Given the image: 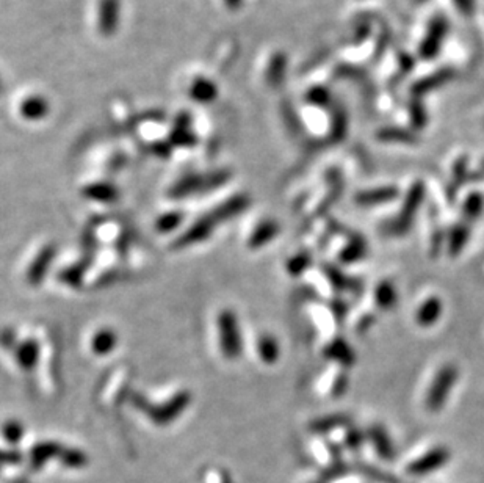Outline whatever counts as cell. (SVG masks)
<instances>
[{
  "instance_id": "19",
  "label": "cell",
  "mask_w": 484,
  "mask_h": 483,
  "mask_svg": "<svg viewBox=\"0 0 484 483\" xmlns=\"http://www.w3.org/2000/svg\"><path fill=\"white\" fill-rule=\"evenodd\" d=\"M348 128V118L343 107H335L333 111V120H331V134L335 142H339L347 134Z\"/></svg>"
},
{
  "instance_id": "18",
  "label": "cell",
  "mask_w": 484,
  "mask_h": 483,
  "mask_svg": "<svg viewBox=\"0 0 484 483\" xmlns=\"http://www.w3.org/2000/svg\"><path fill=\"white\" fill-rule=\"evenodd\" d=\"M306 101L315 107H329L333 104V94L326 87H314L306 93Z\"/></svg>"
},
{
  "instance_id": "5",
  "label": "cell",
  "mask_w": 484,
  "mask_h": 483,
  "mask_svg": "<svg viewBox=\"0 0 484 483\" xmlns=\"http://www.w3.org/2000/svg\"><path fill=\"white\" fill-rule=\"evenodd\" d=\"M454 75H456V71L452 66L440 68L438 69V71L428 74L426 77H423V79H420L414 83L411 88V94L420 99V97L428 94L430 91H434L447 85L448 82H452L454 79Z\"/></svg>"
},
{
  "instance_id": "13",
  "label": "cell",
  "mask_w": 484,
  "mask_h": 483,
  "mask_svg": "<svg viewBox=\"0 0 484 483\" xmlns=\"http://www.w3.org/2000/svg\"><path fill=\"white\" fill-rule=\"evenodd\" d=\"M373 300H375L376 306L383 311L394 310L395 305H397V300H398L395 286L392 284L390 281H381L380 284L376 286V289L373 292Z\"/></svg>"
},
{
  "instance_id": "21",
  "label": "cell",
  "mask_w": 484,
  "mask_h": 483,
  "mask_svg": "<svg viewBox=\"0 0 484 483\" xmlns=\"http://www.w3.org/2000/svg\"><path fill=\"white\" fill-rule=\"evenodd\" d=\"M409 116H411L412 128L416 132H418L420 129H423L425 126L428 124L426 109H425V106H422V102H420L418 97H414V101L411 102Z\"/></svg>"
},
{
  "instance_id": "29",
  "label": "cell",
  "mask_w": 484,
  "mask_h": 483,
  "mask_svg": "<svg viewBox=\"0 0 484 483\" xmlns=\"http://www.w3.org/2000/svg\"><path fill=\"white\" fill-rule=\"evenodd\" d=\"M5 436H6V439L11 441V443H15V441H18V438L20 436V432H19V429H16L15 425H11L5 430Z\"/></svg>"
},
{
  "instance_id": "23",
  "label": "cell",
  "mask_w": 484,
  "mask_h": 483,
  "mask_svg": "<svg viewBox=\"0 0 484 483\" xmlns=\"http://www.w3.org/2000/svg\"><path fill=\"white\" fill-rule=\"evenodd\" d=\"M58 447L54 446V444H44V446H39L37 449H33L32 452V460H33V466H41L43 465V461L51 458L52 455L57 452Z\"/></svg>"
},
{
  "instance_id": "7",
  "label": "cell",
  "mask_w": 484,
  "mask_h": 483,
  "mask_svg": "<svg viewBox=\"0 0 484 483\" xmlns=\"http://www.w3.org/2000/svg\"><path fill=\"white\" fill-rule=\"evenodd\" d=\"M398 188L394 185H384V187H376L370 188V190L357 192L354 197L356 204H359L361 207H371V206H380L385 204V202H392L398 198Z\"/></svg>"
},
{
  "instance_id": "16",
  "label": "cell",
  "mask_w": 484,
  "mask_h": 483,
  "mask_svg": "<svg viewBox=\"0 0 484 483\" xmlns=\"http://www.w3.org/2000/svg\"><path fill=\"white\" fill-rule=\"evenodd\" d=\"M368 436L371 441H373L375 449L378 451V453H380L383 458H392V455H394V449H392V443L387 436V433H385L381 427H371L370 432H368Z\"/></svg>"
},
{
  "instance_id": "4",
  "label": "cell",
  "mask_w": 484,
  "mask_h": 483,
  "mask_svg": "<svg viewBox=\"0 0 484 483\" xmlns=\"http://www.w3.org/2000/svg\"><path fill=\"white\" fill-rule=\"evenodd\" d=\"M121 23V0H99L97 29L105 38L113 37Z\"/></svg>"
},
{
  "instance_id": "31",
  "label": "cell",
  "mask_w": 484,
  "mask_h": 483,
  "mask_svg": "<svg viewBox=\"0 0 484 483\" xmlns=\"http://www.w3.org/2000/svg\"><path fill=\"white\" fill-rule=\"evenodd\" d=\"M416 2H417V4H420V2H426V0H416Z\"/></svg>"
},
{
  "instance_id": "20",
  "label": "cell",
  "mask_w": 484,
  "mask_h": 483,
  "mask_svg": "<svg viewBox=\"0 0 484 483\" xmlns=\"http://www.w3.org/2000/svg\"><path fill=\"white\" fill-rule=\"evenodd\" d=\"M483 207H484V198L481 197V195L478 192L470 193L464 200V204H462V214H464L467 220H476V216L483 212Z\"/></svg>"
},
{
  "instance_id": "27",
  "label": "cell",
  "mask_w": 484,
  "mask_h": 483,
  "mask_svg": "<svg viewBox=\"0 0 484 483\" xmlns=\"http://www.w3.org/2000/svg\"><path fill=\"white\" fill-rule=\"evenodd\" d=\"M466 174H467V159L466 157H461L458 162L454 164L453 166V181L456 182H461L462 179L466 178Z\"/></svg>"
},
{
  "instance_id": "26",
  "label": "cell",
  "mask_w": 484,
  "mask_h": 483,
  "mask_svg": "<svg viewBox=\"0 0 484 483\" xmlns=\"http://www.w3.org/2000/svg\"><path fill=\"white\" fill-rule=\"evenodd\" d=\"M453 4L456 10L464 16H472L476 8V0H453Z\"/></svg>"
},
{
  "instance_id": "24",
  "label": "cell",
  "mask_w": 484,
  "mask_h": 483,
  "mask_svg": "<svg viewBox=\"0 0 484 483\" xmlns=\"http://www.w3.org/2000/svg\"><path fill=\"white\" fill-rule=\"evenodd\" d=\"M261 355L268 362L276 361L278 360V355H279L276 341L271 339V338H263L261 341Z\"/></svg>"
},
{
  "instance_id": "14",
  "label": "cell",
  "mask_w": 484,
  "mask_h": 483,
  "mask_svg": "<svg viewBox=\"0 0 484 483\" xmlns=\"http://www.w3.org/2000/svg\"><path fill=\"white\" fill-rule=\"evenodd\" d=\"M287 63H289V60H287L285 54L278 52L273 55L268 63V69H266V80H268L270 85L276 87L279 83H283L287 73Z\"/></svg>"
},
{
  "instance_id": "9",
  "label": "cell",
  "mask_w": 484,
  "mask_h": 483,
  "mask_svg": "<svg viewBox=\"0 0 484 483\" xmlns=\"http://www.w3.org/2000/svg\"><path fill=\"white\" fill-rule=\"evenodd\" d=\"M442 311H444V303H442V300L436 295L428 297L422 303H420L418 310L416 312L417 325L422 328L433 326L434 324H438L439 322Z\"/></svg>"
},
{
  "instance_id": "6",
  "label": "cell",
  "mask_w": 484,
  "mask_h": 483,
  "mask_svg": "<svg viewBox=\"0 0 484 483\" xmlns=\"http://www.w3.org/2000/svg\"><path fill=\"white\" fill-rule=\"evenodd\" d=\"M448 458H450V453L444 447H436V449H431L430 452H426L423 457L417 458L416 461L408 466V471L411 474L416 475H423L430 474L433 471H436L440 466H444Z\"/></svg>"
},
{
  "instance_id": "28",
  "label": "cell",
  "mask_w": 484,
  "mask_h": 483,
  "mask_svg": "<svg viewBox=\"0 0 484 483\" xmlns=\"http://www.w3.org/2000/svg\"><path fill=\"white\" fill-rule=\"evenodd\" d=\"M309 265V256L307 255H298L297 257H293L290 261V269L294 273H301L307 269Z\"/></svg>"
},
{
  "instance_id": "8",
  "label": "cell",
  "mask_w": 484,
  "mask_h": 483,
  "mask_svg": "<svg viewBox=\"0 0 484 483\" xmlns=\"http://www.w3.org/2000/svg\"><path fill=\"white\" fill-rule=\"evenodd\" d=\"M49 102L44 96L32 94L19 104V114L27 121H41L49 115Z\"/></svg>"
},
{
  "instance_id": "2",
  "label": "cell",
  "mask_w": 484,
  "mask_h": 483,
  "mask_svg": "<svg viewBox=\"0 0 484 483\" xmlns=\"http://www.w3.org/2000/svg\"><path fill=\"white\" fill-rule=\"evenodd\" d=\"M450 32V23L445 15H434L426 25V33L418 44V57L425 61H431L438 57L442 46L445 43V38Z\"/></svg>"
},
{
  "instance_id": "1",
  "label": "cell",
  "mask_w": 484,
  "mask_h": 483,
  "mask_svg": "<svg viewBox=\"0 0 484 483\" xmlns=\"http://www.w3.org/2000/svg\"><path fill=\"white\" fill-rule=\"evenodd\" d=\"M458 380V367L454 364H444L434 375L430 388L426 391L425 407L428 411L438 412L447 402L453 386Z\"/></svg>"
},
{
  "instance_id": "15",
  "label": "cell",
  "mask_w": 484,
  "mask_h": 483,
  "mask_svg": "<svg viewBox=\"0 0 484 483\" xmlns=\"http://www.w3.org/2000/svg\"><path fill=\"white\" fill-rule=\"evenodd\" d=\"M364 255H366V242H364V239H361V237L354 236L349 239V242L345 245V247L342 248L339 257L342 262L352 264V262L359 261L361 257H364Z\"/></svg>"
},
{
  "instance_id": "12",
  "label": "cell",
  "mask_w": 484,
  "mask_h": 483,
  "mask_svg": "<svg viewBox=\"0 0 484 483\" xmlns=\"http://www.w3.org/2000/svg\"><path fill=\"white\" fill-rule=\"evenodd\" d=\"M325 356L334 360L340 366H348L354 361V352L343 339H334L325 347Z\"/></svg>"
},
{
  "instance_id": "25",
  "label": "cell",
  "mask_w": 484,
  "mask_h": 483,
  "mask_svg": "<svg viewBox=\"0 0 484 483\" xmlns=\"http://www.w3.org/2000/svg\"><path fill=\"white\" fill-rule=\"evenodd\" d=\"M61 458L63 461H65V465L68 466H71V467H79V466H83L85 465V457L80 452H77V451H68L61 455Z\"/></svg>"
},
{
  "instance_id": "3",
  "label": "cell",
  "mask_w": 484,
  "mask_h": 483,
  "mask_svg": "<svg viewBox=\"0 0 484 483\" xmlns=\"http://www.w3.org/2000/svg\"><path fill=\"white\" fill-rule=\"evenodd\" d=\"M423 198H425V187H423L422 182L416 181L409 187L408 193H406V197L403 200L402 211H399L397 220L394 223V226H392V231H394L395 234H403L409 229L414 216H416Z\"/></svg>"
},
{
  "instance_id": "17",
  "label": "cell",
  "mask_w": 484,
  "mask_h": 483,
  "mask_svg": "<svg viewBox=\"0 0 484 483\" xmlns=\"http://www.w3.org/2000/svg\"><path fill=\"white\" fill-rule=\"evenodd\" d=\"M469 239V228L466 225L453 226L450 231V237H448V253L453 257L458 256L462 250H464L466 243Z\"/></svg>"
},
{
  "instance_id": "30",
  "label": "cell",
  "mask_w": 484,
  "mask_h": 483,
  "mask_svg": "<svg viewBox=\"0 0 484 483\" xmlns=\"http://www.w3.org/2000/svg\"><path fill=\"white\" fill-rule=\"evenodd\" d=\"M224 4H226L229 8H237V6L242 4V0H224Z\"/></svg>"
},
{
  "instance_id": "10",
  "label": "cell",
  "mask_w": 484,
  "mask_h": 483,
  "mask_svg": "<svg viewBox=\"0 0 484 483\" xmlns=\"http://www.w3.org/2000/svg\"><path fill=\"white\" fill-rule=\"evenodd\" d=\"M188 94L198 104H210L218 97V87L207 77H196L188 88Z\"/></svg>"
},
{
  "instance_id": "22",
  "label": "cell",
  "mask_w": 484,
  "mask_h": 483,
  "mask_svg": "<svg viewBox=\"0 0 484 483\" xmlns=\"http://www.w3.org/2000/svg\"><path fill=\"white\" fill-rule=\"evenodd\" d=\"M345 424H347L345 416L333 415V416L321 417L320 421H315L312 424V429L317 430V432H328V430H334V429H342V427Z\"/></svg>"
},
{
  "instance_id": "11",
  "label": "cell",
  "mask_w": 484,
  "mask_h": 483,
  "mask_svg": "<svg viewBox=\"0 0 484 483\" xmlns=\"http://www.w3.org/2000/svg\"><path fill=\"white\" fill-rule=\"evenodd\" d=\"M376 138L384 143H403V145H416L418 142V135L416 130L397 128V126H389L378 130Z\"/></svg>"
}]
</instances>
